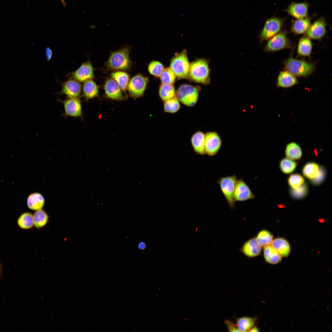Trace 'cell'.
Returning <instances> with one entry per match:
<instances>
[{
	"mask_svg": "<svg viewBox=\"0 0 332 332\" xmlns=\"http://www.w3.org/2000/svg\"><path fill=\"white\" fill-rule=\"evenodd\" d=\"M130 49L126 47L112 52L105 64L106 70L115 71H128L132 62L129 57Z\"/></svg>",
	"mask_w": 332,
	"mask_h": 332,
	"instance_id": "1",
	"label": "cell"
},
{
	"mask_svg": "<svg viewBox=\"0 0 332 332\" xmlns=\"http://www.w3.org/2000/svg\"><path fill=\"white\" fill-rule=\"evenodd\" d=\"M210 72L207 60L196 59L190 64L188 78L194 82L206 85L210 82Z\"/></svg>",
	"mask_w": 332,
	"mask_h": 332,
	"instance_id": "2",
	"label": "cell"
},
{
	"mask_svg": "<svg viewBox=\"0 0 332 332\" xmlns=\"http://www.w3.org/2000/svg\"><path fill=\"white\" fill-rule=\"evenodd\" d=\"M284 65L286 70L298 77L309 76L314 71L315 67L314 64L292 57L285 61Z\"/></svg>",
	"mask_w": 332,
	"mask_h": 332,
	"instance_id": "3",
	"label": "cell"
},
{
	"mask_svg": "<svg viewBox=\"0 0 332 332\" xmlns=\"http://www.w3.org/2000/svg\"><path fill=\"white\" fill-rule=\"evenodd\" d=\"M200 89L199 86L183 84L180 85L176 90V96L182 104L192 107L197 102Z\"/></svg>",
	"mask_w": 332,
	"mask_h": 332,
	"instance_id": "4",
	"label": "cell"
},
{
	"mask_svg": "<svg viewBox=\"0 0 332 332\" xmlns=\"http://www.w3.org/2000/svg\"><path fill=\"white\" fill-rule=\"evenodd\" d=\"M187 51L183 49L172 58L170 68L178 79L188 78L190 66Z\"/></svg>",
	"mask_w": 332,
	"mask_h": 332,
	"instance_id": "5",
	"label": "cell"
},
{
	"mask_svg": "<svg viewBox=\"0 0 332 332\" xmlns=\"http://www.w3.org/2000/svg\"><path fill=\"white\" fill-rule=\"evenodd\" d=\"M237 179L235 175L220 178L217 182L221 191L231 209L235 207L234 193Z\"/></svg>",
	"mask_w": 332,
	"mask_h": 332,
	"instance_id": "6",
	"label": "cell"
},
{
	"mask_svg": "<svg viewBox=\"0 0 332 332\" xmlns=\"http://www.w3.org/2000/svg\"><path fill=\"white\" fill-rule=\"evenodd\" d=\"M148 82V77L138 74L133 77L129 81L127 91L129 97L134 99L142 97L144 93Z\"/></svg>",
	"mask_w": 332,
	"mask_h": 332,
	"instance_id": "7",
	"label": "cell"
},
{
	"mask_svg": "<svg viewBox=\"0 0 332 332\" xmlns=\"http://www.w3.org/2000/svg\"><path fill=\"white\" fill-rule=\"evenodd\" d=\"M285 18L273 17L267 19L260 34L261 42L269 39L279 33L281 30Z\"/></svg>",
	"mask_w": 332,
	"mask_h": 332,
	"instance_id": "8",
	"label": "cell"
},
{
	"mask_svg": "<svg viewBox=\"0 0 332 332\" xmlns=\"http://www.w3.org/2000/svg\"><path fill=\"white\" fill-rule=\"evenodd\" d=\"M269 39L264 49L266 52H274L291 47L285 30L280 31Z\"/></svg>",
	"mask_w": 332,
	"mask_h": 332,
	"instance_id": "9",
	"label": "cell"
},
{
	"mask_svg": "<svg viewBox=\"0 0 332 332\" xmlns=\"http://www.w3.org/2000/svg\"><path fill=\"white\" fill-rule=\"evenodd\" d=\"M104 96L105 98L117 101L127 100V96L124 95L121 89L112 78L106 79L103 85Z\"/></svg>",
	"mask_w": 332,
	"mask_h": 332,
	"instance_id": "10",
	"label": "cell"
},
{
	"mask_svg": "<svg viewBox=\"0 0 332 332\" xmlns=\"http://www.w3.org/2000/svg\"><path fill=\"white\" fill-rule=\"evenodd\" d=\"M58 101L62 103L64 106V116L83 118V114L80 97L67 98L64 100L59 99Z\"/></svg>",
	"mask_w": 332,
	"mask_h": 332,
	"instance_id": "11",
	"label": "cell"
},
{
	"mask_svg": "<svg viewBox=\"0 0 332 332\" xmlns=\"http://www.w3.org/2000/svg\"><path fill=\"white\" fill-rule=\"evenodd\" d=\"M82 91L81 83L70 77L62 83L60 93L65 95L68 98L80 97Z\"/></svg>",
	"mask_w": 332,
	"mask_h": 332,
	"instance_id": "12",
	"label": "cell"
},
{
	"mask_svg": "<svg viewBox=\"0 0 332 332\" xmlns=\"http://www.w3.org/2000/svg\"><path fill=\"white\" fill-rule=\"evenodd\" d=\"M221 145V140L216 132H208L205 134V153L208 156H213L217 154Z\"/></svg>",
	"mask_w": 332,
	"mask_h": 332,
	"instance_id": "13",
	"label": "cell"
},
{
	"mask_svg": "<svg viewBox=\"0 0 332 332\" xmlns=\"http://www.w3.org/2000/svg\"><path fill=\"white\" fill-rule=\"evenodd\" d=\"M255 196L243 180H237L234 193L235 202L244 201L254 199Z\"/></svg>",
	"mask_w": 332,
	"mask_h": 332,
	"instance_id": "14",
	"label": "cell"
},
{
	"mask_svg": "<svg viewBox=\"0 0 332 332\" xmlns=\"http://www.w3.org/2000/svg\"><path fill=\"white\" fill-rule=\"evenodd\" d=\"M71 77L80 82H83L94 77V68L89 61L82 63L76 70L69 74Z\"/></svg>",
	"mask_w": 332,
	"mask_h": 332,
	"instance_id": "15",
	"label": "cell"
},
{
	"mask_svg": "<svg viewBox=\"0 0 332 332\" xmlns=\"http://www.w3.org/2000/svg\"><path fill=\"white\" fill-rule=\"evenodd\" d=\"M326 19L324 17L319 18L311 24L306 31L308 37L313 39H319L326 32Z\"/></svg>",
	"mask_w": 332,
	"mask_h": 332,
	"instance_id": "16",
	"label": "cell"
},
{
	"mask_svg": "<svg viewBox=\"0 0 332 332\" xmlns=\"http://www.w3.org/2000/svg\"><path fill=\"white\" fill-rule=\"evenodd\" d=\"M310 4L306 1L298 3L292 2L286 9L287 12L297 19L307 17Z\"/></svg>",
	"mask_w": 332,
	"mask_h": 332,
	"instance_id": "17",
	"label": "cell"
},
{
	"mask_svg": "<svg viewBox=\"0 0 332 332\" xmlns=\"http://www.w3.org/2000/svg\"><path fill=\"white\" fill-rule=\"evenodd\" d=\"M262 247L255 238H253L246 241L240 250L247 257L252 258L258 256L260 254Z\"/></svg>",
	"mask_w": 332,
	"mask_h": 332,
	"instance_id": "18",
	"label": "cell"
},
{
	"mask_svg": "<svg viewBox=\"0 0 332 332\" xmlns=\"http://www.w3.org/2000/svg\"><path fill=\"white\" fill-rule=\"evenodd\" d=\"M82 93L85 101L97 97L99 95V86L92 79L88 80L83 82Z\"/></svg>",
	"mask_w": 332,
	"mask_h": 332,
	"instance_id": "19",
	"label": "cell"
},
{
	"mask_svg": "<svg viewBox=\"0 0 332 332\" xmlns=\"http://www.w3.org/2000/svg\"><path fill=\"white\" fill-rule=\"evenodd\" d=\"M298 83L295 77L286 70L279 73L277 79L276 85L278 88H288Z\"/></svg>",
	"mask_w": 332,
	"mask_h": 332,
	"instance_id": "20",
	"label": "cell"
},
{
	"mask_svg": "<svg viewBox=\"0 0 332 332\" xmlns=\"http://www.w3.org/2000/svg\"><path fill=\"white\" fill-rule=\"evenodd\" d=\"M192 146L195 151L200 154H205V134L198 131L194 133L191 138Z\"/></svg>",
	"mask_w": 332,
	"mask_h": 332,
	"instance_id": "21",
	"label": "cell"
},
{
	"mask_svg": "<svg viewBox=\"0 0 332 332\" xmlns=\"http://www.w3.org/2000/svg\"><path fill=\"white\" fill-rule=\"evenodd\" d=\"M311 19L307 17L304 18L297 19L293 22L291 28L292 32L295 34H301L306 32L310 25Z\"/></svg>",
	"mask_w": 332,
	"mask_h": 332,
	"instance_id": "22",
	"label": "cell"
},
{
	"mask_svg": "<svg viewBox=\"0 0 332 332\" xmlns=\"http://www.w3.org/2000/svg\"><path fill=\"white\" fill-rule=\"evenodd\" d=\"M271 245L282 256L286 257L290 252L289 243L285 239L278 237L273 239Z\"/></svg>",
	"mask_w": 332,
	"mask_h": 332,
	"instance_id": "23",
	"label": "cell"
},
{
	"mask_svg": "<svg viewBox=\"0 0 332 332\" xmlns=\"http://www.w3.org/2000/svg\"><path fill=\"white\" fill-rule=\"evenodd\" d=\"M110 75L111 78L116 81L124 95L127 96V88L129 81V75L125 72L120 71L112 72Z\"/></svg>",
	"mask_w": 332,
	"mask_h": 332,
	"instance_id": "24",
	"label": "cell"
},
{
	"mask_svg": "<svg viewBox=\"0 0 332 332\" xmlns=\"http://www.w3.org/2000/svg\"><path fill=\"white\" fill-rule=\"evenodd\" d=\"M263 256L267 263L275 264L279 263L282 259V256L271 245L263 247Z\"/></svg>",
	"mask_w": 332,
	"mask_h": 332,
	"instance_id": "25",
	"label": "cell"
},
{
	"mask_svg": "<svg viewBox=\"0 0 332 332\" xmlns=\"http://www.w3.org/2000/svg\"><path fill=\"white\" fill-rule=\"evenodd\" d=\"M285 153L287 158L292 160H297L301 157L302 151L301 147L297 143L292 142L287 145Z\"/></svg>",
	"mask_w": 332,
	"mask_h": 332,
	"instance_id": "26",
	"label": "cell"
},
{
	"mask_svg": "<svg viewBox=\"0 0 332 332\" xmlns=\"http://www.w3.org/2000/svg\"><path fill=\"white\" fill-rule=\"evenodd\" d=\"M45 203L43 196L40 193H35L28 197L27 200V206L30 209L34 210L41 209Z\"/></svg>",
	"mask_w": 332,
	"mask_h": 332,
	"instance_id": "27",
	"label": "cell"
},
{
	"mask_svg": "<svg viewBox=\"0 0 332 332\" xmlns=\"http://www.w3.org/2000/svg\"><path fill=\"white\" fill-rule=\"evenodd\" d=\"M257 318L243 317L238 318L236 320L237 326L239 332L249 331L254 326Z\"/></svg>",
	"mask_w": 332,
	"mask_h": 332,
	"instance_id": "28",
	"label": "cell"
},
{
	"mask_svg": "<svg viewBox=\"0 0 332 332\" xmlns=\"http://www.w3.org/2000/svg\"><path fill=\"white\" fill-rule=\"evenodd\" d=\"M176 91L173 85L161 83L159 89V94L160 98L163 101L172 98L176 96Z\"/></svg>",
	"mask_w": 332,
	"mask_h": 332,
	"instance_id": "29",
	"label": "cell"
},
{
	"mask_svg": "<svg viewBox=\"0 0 332 332\" xmlns=\"http://www.w3.org/2000/svg\"><path fill=\"white\" fill-rule=\"evenodd\" d=\"M312 49V44L308 37H304L300 38L298 46V54L303 56L310 57Z\"/></svg>",
	"mask_w": 332,
	"mask_h": 332,
	"instance_id": "30",
	"label": "cell"
},
{
	"mask_svg": "<svg viewBox=\"0 0 332 332\" xmlns=\"http://www.w3.org/2000/svg\"><path fill=\"white\" fill-rule=\"evenodd\" d=\"M255 238L260 245L263 247L271 245L273 240V235L269 231L263 229L258 232Z\"/></svg>",
	"mask_w": 332,
	"mask_h": 332,
	"instance_id": "31",
	"label": "cell"
},
{
	"mask_svg": "<svg viewBox=\"0 0 332 332\" xmlns=\"http://www.w3.org/2000/svg\"><path fill=\"white\" fill-rule=\"evenodd\" d=\"M47 214L42 209L37 210L33 215L34 225L37 228H42L45 225L48 221Z\"/></svg>",
	"mask_w": 332,
	"mask_h": 332,
	"instance_id": "32",
	"label": "cell"
},
{
	"mask_svg": "<svg viewBox=\"0 0 332 332\" xmlns=\"http://www.w3.org/2000/svg\"><path fill=\"white\" fill-rule=\"evenodd\" d=\"M319 167L318 164L315 162H308L303 167L302 170V174L305 177L311 180L317 175Z\"/></svg>",
	"mask_w": 332,
	"mask_h": 332,
	"instance_id": "33",
	"label": "cell"
},
{
	"mask_svg": "<svg viewBox=\"0 0 332 332\" xmlns=\"http://www.w3.org/2000/svg\"><path fill=\"white\" fill-rule=\"evenodd\" d=\"M163 102L164 109L166 113H175L179 111L180 108V101L176 96Z\"/></svg>",
	"mask_w": 332,
	"mask_h": 332,
	"instance_id": "34",
	"label": "cell"
},
{
	"mask_svg": "<svg viewBox=\"0 0 332 332\" xmlns=\"http://www.w3.org/2000/svg\"><path fill=\"white\" fill-rule=\"evenodd\" d=\"M19 226L23 229L31 228L34 225L33 215L31 213L26 212L22 214L18 220Z\"/></svg>",
	"mask_w": 332,
	"mask_h": 332,
	"instance_id": "35",
	"label": "cell"
},
{
	"mask_svg": "<svg viewBox=\"0 0 332 332\" xmlns=\"http://www.w3.org/2000/svg\"><path fill=\"white\" fill-rule=\"evenodd\" d=\"M161 83L173 85L176 77L170 67L164 68L160 76Z\"/></svg>",
	"mask_w": 332,
	"mask_h": 332,
	"instance_id": "36",
	"label": "cell"
},
{
	"mask_svg": "<svg viewBox=\"0 0 332 332\" xmlns=\"http://www.w3.org/2000/svg\"><path fill=\"white\" fill-rule=\"evenodd\" d=\"M280 167L282 172L285 174H290L295 170L297 165V163L288 158H284L281 160Z\"/></svg>",
	"mask_w": 332,
	"mask_h": 332,
	"instance_id": "37",
	"label": "cell"
},
{
	"mask_svg": "<svg viewBox=\"0 0 332 332\" xmlns=\"http://www.w3.org/2000/svg\"><path fill=\"white\" fill-rule=\"evenodd\" d=\"M148 70L149 73L155 77H160L164 69L163 64L160 62L153 61H151L148 66Z\"/></svg>",
	"mask_w": 332,
	"mask_h": 332,
	"instance_id": "38",
	"label": "cell"
},
{
	"mask_svg": "<svg viewBox=\"0 0 332 332\" xmlns=\"http://www.w3.org/2000/svg\"><path fill=\"white\" fill-rule=\"evenodd\" d=\"M288 183L292 189H296L304 183V179L300 175L294 174L290 175L288 178Z\"/></svg>",
	"mask_w": 332,
	"mask_h": 332,
	"instance_id": "39",
	"label": "cell"
},
{
	"mask_svg": "<svg viewBox=\"0 0 332 332\" xmlns=\"http://www.w3.org/2000/svg\"><path fill=\"white\" fill-rule=\"evenodd\" d=\"M303 184L297 188L291 189L290 193L293 197L300 199L305 196L307 193V188L306 185Z\"/></svg>",
	"mask_w": 332,
	"mask_h": 332,
	"instance_id": "40",
	"label": "cell"
},
{
	"mask_svg": "<svg viewBox=\"0 0 332 332\" xmlns=\"http://www.w3.org/2000/svg\"><path fill=\"white\" fill-rule=\"evenodd\" d=\"M325 169L322 167H319L318 171L316 176L311 180L312 183L315 185L320 184L324 180L325 176Z\"/></svg>",
	"mask_w": 332,
	"mask_h": 332,
	"instance_id": "41",
	"label": "cell"
},
{
	"mask_svg": "<svg viewBox=\"0 0 332 332\" xmlns=\"http://www.w3.org/2000/svg\"><path fill=\"white\" fill-rule=\"evenodd\" d=\"M224 323L230 332H239L238 328L234 323L230 320H226Z\"/></svg>",
	"mask_w": 332,
	"mask_h": 332,
	"instance_id": "42",
	"label": "cell"
},
{
	"mask_svg": "<svg viewBox=\"0 0 332 332\" xmlns=\"http://www.w3.org/2000/svg\"><path fill=\"white\" fill-rule=\"evenodd\" d=\"M46 54L47 59L49 60L50 59L52 55V52L51 50L49 48H47L46 50Z\"/></svg>",
	"mask_w": 332,
	"mask_h": 332,
	"instance_id": "43",
	"label": "cell"
},
{
	"mask_svg": "<svg viewBox=\"0 0 332 332\" xmlns=\"http://www.w3.org/2000/svg\"><path fill=\"white\" fill-rule=\"evenodd\" d=\"M146 247V244L144 242H140V243H139L138 245V248L140 249L144 250L145 249Z\"/></svg>",
	"mask_w": 332,
	"mask_h": 332,
	"instance_id": "44",
	"label": "cell"
},
{
	"mask_svg": "<svg viewBox=\"0 0 332 332\" xmlns=\"http://www.w3.org/2000/svg\"><path fill=\"white\" fill-rule=\"evenodd\" d=\"M249 331L251 332H258L259 331L258 329L256 326H254Z\"/></svg>",
	"mask_w": 332,
	"mask_h": 332,
	"instance_id": "45",
	"label": "cell"
},
{
	"mask_svg": "<svg viewBox=\"0 0 332 332\" xmlns=\"http://www.w3.org/2000/svg\"><path fill=\"white\" fill-rule=\"evenodd\" d=\"M1 265H0V274L1 273Z\"/></svg>",
	"mask_w": 332,
	"mask_h": 332,
	"instance_id": "46",
	"label": "cell"
}]
</instances>
